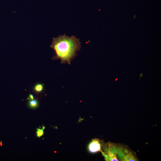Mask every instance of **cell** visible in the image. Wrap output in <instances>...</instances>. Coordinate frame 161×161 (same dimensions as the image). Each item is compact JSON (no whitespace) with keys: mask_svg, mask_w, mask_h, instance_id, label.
I'll return each instance as SVG.
<instances>
[{"mask_svg":"<svg viewBox=\"0 0 161 161\" xmlns=\"http://www.w3.org/2000/svg\"><path fill=\"white\" fill-rule=\"evenodd\" d=\"M43 86L40 84H38L36 85L34 88L35 90L37 92H41L43 90Z\"/></svg>","mask_w":161,"mask_h":161,"instance_id":"8992f818","label":"cell"},{"mask_svg":"<svg viewBox=\"0 0 161 161\" xmlns=\"http://www.w3.org/2000/svg\"><path fill=\"white\" fill-rule=\"evenodd\" d=\"M120 159L122 161H137L135 153L129 148L123 147L121 145L119 146V151L117 154Z\"/></svg>","mask_w":161,"mask_h":161,"instance_id":"3957f363","label":"cell"},{"mask_svg":"<svg viewBox=\"0 0 161 161\" xmlns=\"http://www.w3.org/2000/svg\"><path fill=\"white\" fill-rule=\"evenodd\" d=\"M119 145L110 143L103 145V151L107 155L108 161H118L117 155L119 151Z\"/></svg>","mask_w":161,"mask_h":161,"instance_id":"7a4b0ae2","label":"cell"},{"mask_svg":"<svg viewBox=\"0 0 161 161\" xmlns=\"http://www.w3.org/2000/svg\"><path fill=\"white\" fill-rule=\"evenodd\" d=\"M29 97L30 100L33 99V96L32 95L30 94L29 95Z\"/></svg>","mask_w":161,"mask_h":161,"instance_id":"ba28073f","label":"cell"},{"mask_svg":"<svg viewBox=\"0 0 161 161\" xmlns=\"http://www.w3.org/2000/svg\"><path fill=\"white\" fill-rule=\"evenodd\" d=\"M117 78H116V79H115V80H116V81H117Z\"/></svg>","mask_w":161,"mask_h":161,"instance_id":"30bf717a","label":"cell"},{"mask_svg":"<svg viewBox=\"0 0 161 161\" xmlns=\"http://www.w3.org/2000/svg\"><path fill=\"white\" fill-rule=\"evenodd\" d=\"M50 47L55 52V55L53 59H59L62 63L70 64L76 52L80 49L81 43L75 36L69 37L64 34L53 38Z\"/></svg>","mask_w":161,"mask_h":161,"instance_id":"6da1fadb","label":"cell"},{"mask_svg":"<svg viewBox=\"0 0 161 161\" xmlns=\"http://www.w3.org/2000/svg\"><path fill=\"white\" fill-rule=\"evenodd\" d=\"M143 74L142 73H141L140 74V80H140V79H141V78L143 76Z\"/></svg>","mask_w":161,"mask_h":161,"instance_id":"9c48e42d","label":"cell"},{"mask_svg":"<svg viewBox=\"0 0 161 161\" xmlns=\"http://www.w3.org/2000/svg\"><path fill=\"white\" fill-rule=\"evenodd\" d=\"M44 130L43 129H37L36 134L37 136L39 137L42 136L44 134Z\"/></svg>","mask_w":161,"mask_h":161,"instance_id":"52a82bcc","label":"cell"},{"mask_svg":"<svg viewBox=\"0 0 161 161\" xmlns=\"http://www.w3.org/2000/svg\"><path fill=\"white\" fill-rule=\"evenodd\" d=\"M101 145L98 139H95L92 140L88 146L89 151L91 153H94L100 151Z\"/></svg>","mask_w":161,"mask_h":161,"instance_id":"277c9868","label":"cell"},{"mask_svg":"<svg viewBox=\"0 0 161 161\" xmlns=\"http://www.w3.org/2000/svg\"><path fill=\"white\" fill-rule=\"evenodd\" d=\"M29 104L30 106L32 108H36L38 105V102L37 100L33 99L30 100Z\"/></svg>","mask_w":161,"mask_h":161,"instance_id":"5b68a950","label":"cell"}]
</instances>
